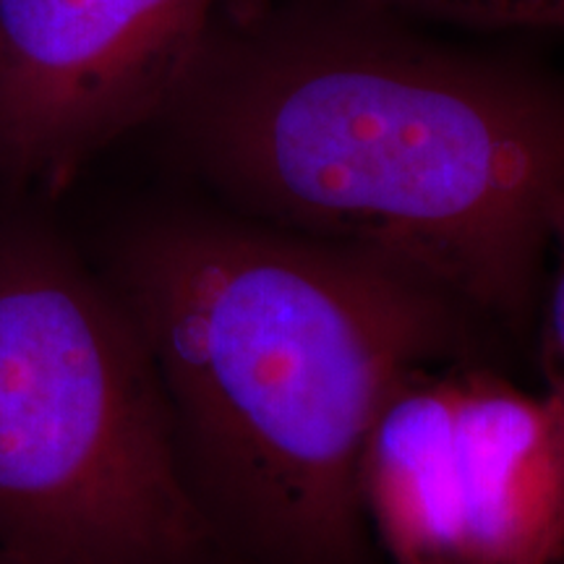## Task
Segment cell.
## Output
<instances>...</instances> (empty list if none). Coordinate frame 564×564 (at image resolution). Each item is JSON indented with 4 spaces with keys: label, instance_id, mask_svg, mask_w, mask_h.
Listing matches in <instances>:
<instances>
[{
    "label": "cell",
    "instance_id": "cell-1",
    "mask_svg": "<svg viewBox=\"0 0 564 564\" xmlns=\"http://www.w3.org/2000/svg\"><path fill=\"white\" fill-rule=\"evenodd\" d=\"M232 212L364 251L523 335L564 202V76L282 0L207 32L158 116Z\"/></svg>",
    "mask_w": 564,
    "mask_h": 564
},
{
    "label": "cell",
    "instance_id": "cell-2",
    "mask_svg": "<svg viewBox=\"0 0 564 564\" xmlns=\"http://www.w3.org/2000/svg\"><path fill=\"white\" fill-rule=\"evenodd\" d=\"M158 373L196 502L241 564H387L361 499L405 373L505 337L348 246L232 209L133 217L95 264Z\"/></svg>",
    "mask_w": 564,
    "mask_h": 564
},
{
    "label": "cell",
    "instance_id": "cell-3",
    "mask_svg": "<svg viewBox=\"0 0 564 564\" xmlns=\"http://www.w3.org/2000/svg\"><path fill=\"white\" fill-rule=\"evenodd\" d=\"M0 552L241 564L196 502L121 301L55 232L0 230Z\"/></svg>",
    "mask_w": 564,
    "mask_h": 564
},
{
    "label": "cell",
    "instance_id": "cell-4",
    "mask_svg": "<svg viewBox=\"0 0 564 564\" xmlns=\"http://www.w3.org/2000/svg\"><path fill=\"white\" fill-rule=\"evenodd\" d=\"M387 564L564 562V379L531 394L486 364L400 379L361 457Z\"/></svg>",
    "mask_w": 564,
    "mask_h": 564
},
{
    "label": "cell",
    "instance_id": "cell-5",
    "mask_svg": "<svg viewBox=\"0 0 564 564\" xmlns=\"http://www.w3.org/2000/svg\"><path fill=\"white\" fill-rule=\"evenodd\" d=\"M217 0H0V175L61 188L158 121Z\"/></svg>",
    "mask_w": 564,
    "mask_h": 564
},
{
    "label": "cell",
    "instance_id": "cell-6",
    "mask_svg": "<svg viewBox=\"0 0 564 564\" xmlns=\"http://www.w3.org/2000/svg\"><path fill=\"white\" fill-rule=\"evenodd\" d=\"M352 9L413 21L460 26L474 32L564 34V0H327Z\"/></svg>",
    "mask_w": 564,
    "mask_h": 564
},
{
    "label": "cell",
    "instance_id": "cell-7",
    "mask_svg": "<svg viewBox=\"0 0 564 564\" xmlns=\"http://www.w3.org/2000/svg\"><path fill=\"white\" fill-rule=\"evenodd\" d=\"M552 246H560L562 262H560V270H556L552 288H549V299H546V340L556 361L564 366V202L554 212ZM560 379H564V371Z\"/></svg>",
    "mask_w": 564,
    "mask_h": 564
},
{
    "label": "cell",
    "instance_id": "cell-8",
    "mask_svg": "<svg viewBox=\"0 0 564 564\" xmlns=\"http://www.w3.org/2000/svg\"><path fill=\"white\" fill-rule=\"evenodd\" d=\"M0 564H21V562H17L13 556H9L6 552H0Z\"/></svg>",
    "mask_w": 564,
    "mask_h": 564
},
{
    "label": "cell",
    "instance_id": "cell-9",
    "mask_svg": "<svg viewBox=\"0 0 564 564\" xmlns=\"http://www.w3.org/2000/svg\"><path fill=\"white\" fill-rule=\"evenodd\" d=\"M562 564H564V562H562Z\"/></svg>",
    "mask_w": 564,
    "mask_h": 564
}]
</instances>
